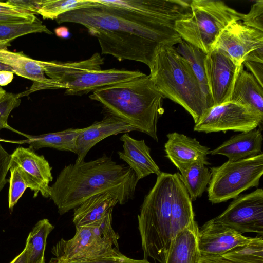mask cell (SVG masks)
<instances>
[{
  "label": "cell",
  "instance_id": "44dd1931",
  "mask_svg": "<svg viewBox=\"0 0 263 263\" xmlns=\"http://www.w3.org/2000/svg\"><path fill=\"white\" fill-rule=\"evenodd\" d=\"M262 135L256 128L232 136L216 148L210 151L211 155H223L230 161H236L262 153Z\"/></svg>",
  "mask_w": 263,
  "mask_h": 263
},
{
  "label": "cell",
  "instance_id": "7dc6e473",
  "mask_svg": "<svg viewBox=\"0 0 263 263\" xmlns=\"http://www.w3.org/2000/svg\"><path fill=\"white\" fill-rule=\"evenodd\" d=\"M36 263H45V257L43 256Z\"/></svg>",
  "mask_w": 263,
  "mask_h": 263
},
{
  "label": "cell",
  "instance_id": "b9f144b4",
  "mask_svg": "<svg viewBox=\"0 0 263 263\" xmlns=\"http://www.w3.org/2000/svg\"><path fill=\"white\" fill-rule=\"evenodd\" d=\"M199 263H236L222 255H201Z\"/></svg>",
  "mask_w": 263,
  "mask_h": 263
},
{
  "label": "cell",
  "instance_id": "4fadbf2b",
  "mask_svg": "<svg viewBox=\"0 0 263 263\" xmlns=\"http://www.w3.org/2000/svg\"><path fill=\"white\" fill-rule=\"evenodd\" d=\"M260 48H263V32L234 21L222 31L212 49L222 50L240 66L251 53Z\"/></svg>",
  "mask_w": 263,
  "mask_h": 263
},
{
  "label": "cell",
  "instance_id": "ffe728a7",
  "mask_svg": "<svg viewBox=\"0 0 263 263\" xmlns=\"http://www.w3.org/2000/svg\"><path fill=\"white\" fill-rule=\"evenodd\" d=\"M120 140L123 142V151H118L119 158L134 172L138 181L152 174L161 172L150 154V148L144 140H137L124 133Z\"/></svg>",
  "mask_w": 263,
  "mask_h": 263
},
{
  "label": "cell",
  "instance_id": "8992f818",
  "mask_svg": "<svg viewBox=\"0 0 263 263\" xmlns=\"http://www.w3.org/2000/svg\"><path fill=\"white\" fill-rule=\"evenodd\" d=\"M45 74L61 84L67 96H82L104 87L143 76L138 70L102 69L104 59L96 52L86 60L62 62L39 61Z\"/></svg>",
  "mask_w": 263,
  "mask_h": 263
},
{
  "label": "cell",
  "instance_id": "6da1fadb",
  "mask_svg": "<svg viewBox=\"0 0 263 263\" xmlns=\"http://www.w3.org/2000/svg\"><path fill=\"white\" fill-rule=\"evenodd\" d=\"M94 1L96 6L67 12L55 21L85 27L97 38L103 54L119 61L143 63L149 68L161 47L182 41L175 30V23Z\"/></svg>",
  "mask_w": 263,
  "mask_h": 263
},
{
  "label": "cell",
  "instance_id": "3957f363",
  "mask_svg": "<svg viewBox=\"0 0 263 263\" xmlns=\"http://www.w3.org/2000/svg\"><path fill=\"white\" fill-rule=\"evenodd\" d=\"M89 98L157 142V123L163 114V97L145 74L92 92Z\"/></svg>",
  "mask_w": 263,
  "mask_h": 263
},
{
  "label": "cell",
  "instance_id": "603a6c76",
  "mask_svg": "<svg viewBox=\"0 0 263 263\" xmlns=\"http://www.w3.org/2000/svg\"><path fill=\"white\" fill-rule=\"evenodd\" d=\"M192 201L180 173L173 174L171 215L172 240L179 231L195 221Z\"/></svg>",
  "mask_w": 263,
  "mask_h": 263
},
{
  "label": "cell",
  "instance_id": "e0dca14e",
  "mask_svg": "<svg viewBox=\"0 0 263 263\" xmlns=\"http://www.w3.org/2000/svg\"><path fill=\"white\" fill-rule=\"evenodd\" d=\"M9 46L10 44L0 43V63L10 67L14 74L33 82L28 90L19 93L20 97L38 90L63 89L61 84L46 77L39 60L22 52L10 51Z\"/></svg>",
  "mask_w": 263,
  "mask_h": 263
},
{
  "label": "cell",
  "instance_id": "484cf974",
  "mask_svg": "<svg viewBox=\"0 0 263 263\" xmlns=\"http://www.w3.org/2000/svg\"><path fill=\"white\" fill-rule=\"evenodd\" d=\"M82 128H68L61 131L40 135H30L21 132L26 140L17 141V143L28 144L34 149L48 147L59 151H69L76 154V140Z\"/></svg>",
  "mask_w": 263,
  "mask_h": 263
},
{
  "label": "cell",
  "instance_id": "2e32d148",
  "mask_svg": "<svg viewBox=\"0 0 263 263\" xmlns=\"http://www.w3.org/2000/svg\"><path fill=\"white\" fill-rule=\"evenodd\" d=\"M103 4L130 10L158 20L175 23L191 14L187 0H97Z\"/></svg>",
  "mask_w": 263,
  "mask_h": 263
},
{
  "label": "cell",
  "instance_id": "7c38bea8",
  "mask_svg": "<svg viewBox=\"0 0 263 263\" xmlns=\"http://www.w3.org/2000/svg\"><path fill=\"white\" fill-rule=\"evenodd\" d=\"M242 65H237L224 52L217 48H212L206 54L205 74L212 106L230 101Z\"/></svg>",
  "mask_w": 263,
  "mask_h": 263
},
{
  "label": "cell",
  "instance_id": "d6a6232c",
  "mask_svg": "<svg viewBox=\"0 0 263 263\" xmlns=\"http://www.w3.org/2000/svg\"><path fill=\"white\" fill-rule=\"evenodd\" d=\"M10 178L8 180V208L12 211L15 205L25 192L28 185L21 169L16 165H10Z\"/></svg>",
  "mask_w": 263,
  "mask_h": 263
},
{
  "label": "cell",
  "instance_id": "1f68e13d",
  "mask_svg": "<svg viewBox=\"0 0 263 263\" xmlns=\"http://www.w3.org/2000/svg\"><path fill=\"white\" fill-rule=\"evenodd\" d=\"M36 33L52 32L39 18L33 23L0 24V43L10 44L22 36Z\"/></svg>",
  "mask_w": 263,
  "mask_h": 263
},
{
  "label": "cell",
  "instance_id": "836d02e7",
  "mask_svg": "<svg viewBox=\"0 0 263 263\" xmlns=\"http://www.w3.org/2000/svg\"><path fill=\"white\" fill-rule=\"evenodd\" d=\"M37 19L34 14L11 5L7 2H0V24L33 23Z\"/></svg>",
  "mask_w": 263,
  "mask_h": 263
},
{
  "label": "cell",
  "instance_id": "8fae6325",
  "mask_svg": "<svg viewBox=\"0 0 263 263\" xmlns=\"http://www.w3.org/2000/svg\"><path fill=\"white\" fill-rule=\"evenodd\" d=\"M240 233L263 234V190L257 189L238 196L221 214L214 218Z\"/></svg>",
  "mask_w": 263,
  "mask_h": 263
},
{
  "label": "cell",
  "instance_id": "d4e9b609",
  "mask_svg": "<svg viewBox=\"0 0 263 263\" xmlns=\"http://www.w3.org/2000/svg\"><path fill=\"white\" fill-rule=\"evenodd\" d=\"M118 203L117 197L109 193L90 197L73 209V223L76 228L100 220Z\"/></svg>",
  "mask_w": 263,
  "mask_h": 263
},
{
  "label": "cell",
  "instance_id": "8d00e7d4",
  "mask_svg": "<svg viewBox=\"0 0 263 263\" xmlns=\"http://www.w3.org/2000/svg\"><path fill=\"white\" fill-rule=\"evenodd\" d=\"M241 21L245 25L263 32V1H256Z\"/></svg>",
  "mask_w": 263,
  "mask_h": 263
},
{
  "label": "cell",
  "instance_id": "d590c367",
  "mask_svg": "<svg viewBox=\"0 0 263 263\" xmlns=\"http://www.w3.org/2000/svg\"><path fill=\"white\" fill-rule=\"evenodd\" d=\"M21 97L18 94L6 92L0 101V130L6 128L16 133L18 131L10 127L8 119L10 112L21 103Z\"/></svg>",
  "mask_w": 263,
  "mask_h": 263
},
{
  "label": "cell",
  "instance_id": "e575fe53",
  "mask_svg": "<svg viewBox=\"0 0 263 263\" xmlns=\"http://www.w3.org/2000/svg\"><path fill=\"white\" fill-rule=\"evenodd\" d=\"M49 263H151L147 259H136L129 258L122 254L119 249L103 255L86 259L63 261L51 258Z\"/></svg>",
  "mask_w": 263,
  "mask_h": 263
},
{
  "label": "cell",
  "instance_id": "52a82bcc",
  "mask_svg": "<svg viewBox=\"0 0 263 263\" xmlns=\"http://www.w3.org/2000/svg\"><path fill=\"white\" fill-rule=\"evenodd\" d=\"M190 7V16L176 21L175 30L182 40L205 54L222 31L231 22L241 21L245 14L221 1L192 0Z\"/></svg>",
  "mask_w": 263,
  "mask_h": 263
},
{
  "label": "cell",
  "instance_id": "9c48e42d",
  "mask_svg": "<svg viewBox=\"0 0 263 263\" xmlns=\"http://www.w3.org/2000/svg\"><path fill=\"white\" fill-rule=\"evenodd\" d=\"M210 172L209 200L216 204L235 199L243 191L258 186L263 174V153L236 161L228 160L210 167Z\"/></svg>",
  "mask_w": 263,
  "mask_h": 263
},
{
  "label": "cell",
  "instance_id": "f546056e",
  "mask_svg": "<svg viewBox=\"0 0 263 263\" xmlns=\"http://www.w3.org/2000/svg\"><path fill=\"white\" fill-rule=\"evenodd\" d=\"M54 228L46 218L40 220L34 225L27 238L31 250L30 263H36L44 256L48 236Z\"/></svg>",
  "mask_w": 263,
  "mask_h": 263
},
{
  "label": "cell",
  "instance_id": "7bdbcfd3",
  "mask_svg": "<svg viewBox=\"0 0 263 263\" xmlns=\"http://www.w3.org/2000/svg\"><path fill=\"white\" fill-rule=\"evenodd\" d=\"M14 73L8 70L0 71V86H5L10 83L13 79Z\"/></svg>",
  "mask_w": 263,
  "mask_h": 263
},
{
  "label": "cell",
  "instance_id": "9a60e30c",
  "mask_svg": "<svg viewBox=\"0 0 263 263\" xmlns=\"http://www.w3.org/2000/svg\"><path fill=\"white\" fill-rule=\"evenodd\" d=\"M252 239L215 218L198 229V243L201 255H222Z\"/></svg>",
  "mask_w": 263,
  "mask_h": 263
},
{
  "label": "cell",
  "instance_id": "5b68a950",
  "mask_svg": "<svg viewBox=\"0 0 263 263\" xmlns=\"http://www.w3.org/2000/svg\"><path fill=\"white\" fill-rule=\"evenodd\" d=\"M173 174L162 172L145 196L138 215L144 258L165 263L171 243Z\"/></svg>",
  "mask_w": 263,
  "mask_h": 263
},
{
  "label": "cell",
  "instance_id": "ba28073f",
  "mask_svg": "<svg viewBox=\"0 0 263 263\" xmlns=\"http://www.w3.org/2000/svg\"><path fill=\"white\" fill-rule=\"evenodd\" d=\"M112 210L99 221L76 228L72 238L59 240L51 250L52 258L63 261H78L119 249V235L112 227Z\"/></svg>",
  "mask_w": 263,
  "mask_h": 263
},
{
  "label": "cell",
  "instance_id": "f1b7e54d",
  "mask_svg": "<svg viewBox=\"0 0 263 263\" xmlns=\"http://www.w3.org/2000/svg\"><path fill=\"white\" fill-rule=\"evenodd\" d=\"M96 5L94 0H39L37 14L44 19L56 20L67 12Z\"/></svg>",
  "mask_w": 263,
  "mask_h": 263
},
{
  "label": "cell",
  "instance_id": "4316f807",
  "mask_svg": "<svg viewBox=\"0 0 263 263\" xmlns=\"http://www.w3.org/2000/svg\"><path fill=\"white\" fill-rule=\"evenodd\" d=\"M177 45L176 47L177 51L188 62L212 107L204 69V60L206 54L183 40Z\"/></svg>",
  "mask_w": 263,
  "mask_h": 263
},
{
  "label": "cell",
  "instance_id": "f35d334b",
  "mask_svg": "<svg viewBox=\"0 0 263 263\" xmlns=\"http://www.w3.org/2000/svg\"><path fill=\"white\" fill-rule=\"evenodd\" d=\"M7 2L10 5L20 9L28 11L34 15L37 14V10L39 7V0H9Z\"/></svg>",
  "mask_w": 263,
  "mask_h": 263
},
{
  "label": "cell",
  "instance_id": "ab89813d",
  "mask_svg": "<svg viewBox=\"0 0 263 263\" xmlns=\"http://www.w3.org/2000/svg\"><path fill=\"white\" fill-rule=\"evenodd\" d=\"M242 64L250 71L260 85L263 86V63L246 61Z\"/></svg>",
  "mask_w": 263,
  "mask_h": 263
},
{
  "label": "cell",
  "instance_id": "7402d4cb",
  "mask_svg": "<svg viewBox=\"0 0 263 263\" xmlns=\"http://www.w3.org/2000/svg\"><path fill=\"white\" fill-rule=\"evenodd\" d=\"M230 101L240 104L263 117V86L248 71L240 67Z\"/></svg>",
  "mask_w": 263,
  "mask_h": 263
},
{
  "label": "cell",
  "instance_id": "74e56055",
  "mask_svg": "<svg viewBox=\"0 0 263 263\" xmlns=\"http://www.w3.org/2000/svg\"><path fill=\"white\" fill-rule=\"evenodd\" d=\"M10 158L11 154L0 143V192L8 181L6 176L10 168Z\"/></svg>",
  "mask_w": 263,
  "mask_h": 263
},
{
  "label": "cell",
  "instance_id": "83f0119b",
  "mask_svg": "<svg viewBox=\"0 0 263 263\" xmlns=\"http://www.w3.org/2000/svg\"><path fill=\"white\" fill-rule=\"evenodd\" d=\"M180 174L192 201L202 196L211 177L210 171L201 163L194 164Z\"/></svg>",
  "mask_w": 263,
  "mask_h": 263
},
{
  "label": "cell",
  "instance_id": "bcb514c9",
  "mask_svg": "<svg viewBox=\"0 0 263 263\" xmlns=\"http://www.w3.org/2000/svg\"><path fill=\"white\" fill-rule=\"evenodd\" d=\"M6 93V91L0 86V101L3 98Z\"/></svg>",
  "mask_w": 263,
  "mask_h": 263
},
{
  "label": "cell",
  "instance_id": "ac0fdd59",
  "mask_svg": "<svg viewBox=\"0 0 263 263\" xmlns=\"http://www.w3.org/2000/svg\"><path fill=\"white\" fill-rule=\"evenodd\" d=\"M137 130L123 119L108 113L102 120L82 128L76 140L77 158L75 163L84 161L88 152L103 139L112 135Z\"/></svg>",
  "mask_w": 263,
  "mask_h": 263
},
{
  "label": "cell",
  "instance_id": "cb8c5ba5",
  "mask_svg": "<svg viewBox=\"0 0 263 263\" xmlns=\"http://www.w3.org/2000/svg\"><path fill=\"white\" fill-rule=\"evenodd\" d=\"M196 221L179 231L172 240L165 263H199L201 255Z\"/></svg>",
  "mask_w": 263,
  "mask_h": 263
},
{
  "label": "cell",
  "instance_id": "d6986e66",
  "mask_svg": "<svg viewBox=\"0 0 263 263\" xmlns=\"http://www.w3.org/2000/svg\"><path fill=\"white\" fill-rule=\"evenodd\" d=\"M166 136L167 140L164 144L165 156L180 173L194 164H210L207 158L209 147L201 145L195 138L177 132L169 133Z\"/></svg>",
  "mask_w": 263,
  "mask_h": 263
},
{
  "label": "cell",
  "instance_id": "60d3db41",
  "mask_svg": "<svg viewBox=\"0 0 263 263\" xmlns=\"http://www.w3.org/2000/svg\"><path fill=\"white\" fill-rule=\"evenodd\" d=\"M31 250L28 240L23 251L10 263H30Z\"/></svg>",
  "mask_w": 263,
  "mask_h": 263
},
{
  "label": "cell",
  "instance_id": "f6af8a7d",
  "mask_svg": "<svg viewBox=\"0 0 263 263\" xmlns=\"http://www.w3.org/2000/svg\"><path fill=\"white\" fill-rule=\"evenodd\" d=\"M1 70H8L13 72L12 69L10 67L1 63H0V71Z\"/></svg>",
  "mask_w": 263,
  "mask_h": 263
},
{
  "label": "cell",
  "instance_id": "ee69618b",
  "mask_svg": "<svg viewBox=\"0 0 263 263\" xmlns=\"http://www.w3.org/2000/svg\"><path fill=\"white\" fill-rule=\"evenodd\" d=\"M55 35L61 38L66 39L70 36V33L67 27L65 26H60L54 30Z\"/></svg>",
  "mask_w": 263,
  "mask_h": 263
},
{
  "label": "cell",
  "instance_id": "30bf717a",
  "mask_svg": "<svg viewBox=\"0 0 263 263\" xmlns=\"http://www.w3.org/2000/svg\"><path fill=\"white\" fill-rule=\"evenodd\" d=\"M263 117L244 106L229 101L209 108L195 124L194 130L205 133L226 132H247L256 128Z\"/></svg>",
  "mask_w": 263,
  "mask_h": 263
},
{
  "label": "cell",
  "instance_id": "7a4b0ae2",
  "mask_svg": "<svg viewBox=\"0 0 263 263\" xmlns=\"http://www.w3.org/2000/svg\"><path fill=\"white\" fill-rule=\"evenodd\" d=\"M138 182L129 166L104 154L93 160L65 166L50 186L49 198L60 215L100 194H112L123 205L133 198Z\"/></svg>",
  "mask_w": 263,
  "mask_h": 263
},
{
  "label": "cell",
  "instance_id": "4dcf8cb0",
  "mask_svg": "<svg viewBox=\"0 0 263 263\" xmlns=\"http://www.w3.org/2000/svg\"><path fill=\"white\" fill-rule=\"evenodd\" d=\"M222 256L236 263H263V237L252 238L249 243L237 247Z\"/></svg>",
  "mask_w": 263,
  "mask_h": 263
},
{
  "label": "cell",
  "instance_id": "277c9868",
  "mask_svg": "<svg viewBox=\"0 0 263 263\" xmlns=\"http://www.w3.org/2000/svg\"><path fill=\"white\" fill-rule=\"evenodd\" d=\"M149 70L151 79L163 98L184 108L195 124L211 107L188 62L174 46L161 47Z\"/></svg>",
  "mask_w": 263,
  "mask_h": 263
},
{
  "label": "cell",
  "instance_id": "5bb4252c",
  "mask_svg": "<svg viewBox=\"0 0 263 263\" xmlns=\"http://www.w3.org/2000/svg\"><path fill=\"white\" fill-rule=\"evenodd\" d=\"M11 165L21 169L28 188L34 193V198L39 193L45 198L49 197V183L53 180L52 167L43 155L37 154L30 147L20 146L11 154Z\"/></svg>",
  "mask_w": 263,
  "mask_h": 263
}]
</instances>
